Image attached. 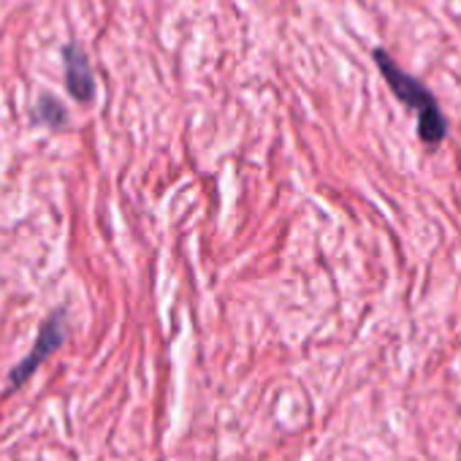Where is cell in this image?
I'll use <instances>...</instances> for the list:
<instances>
[{
	"label": "cell",
	"mask_w": 461,
	"mask_h": 461,
	"mask_svg": "<svg viewBox=\"0 0 461 461\" xmlns=\"http://www.w3.org/2000/svg\"><path fill=\"white\" fill-rule=\"evenodd\" d=\"M372 58H375L377 68L383 71V77H385L388 87L393 90V95L407 109H412L418 114V136H420V141L423 144H442V139L447 133V122H445V114H442L437 98L431 95V90L420 79L404 74L385 50H375Z\"/></svg>",
	"instance_id": "cell-1"
},
{
	"label": "cell",
	"mask_w": 461,
	"mask_h": 461,
	"mask_svg": "<svg viewBox=\"0 0 461 461\" xmlns=\"http://www.w3.org/2000/svg\"><path fill=\"white\" fill-rule=\"evenodd\" d=\"M66 318H68L66 310H55V312L41 323L39 337H36L31 353H28L20 364L12 366V372H9V377H6V393H14L17 388H23V385L39 372V366H41L55 350L63 348V342H66V329H68Z\"/></svg>",
	"instance_id": "cell-2"
},
{
	"label": "cell",
	"mask_w": 461,
	"mask_h": 461,
	"mask_svg": "<svg viewBox=\"0 0 461 461\" xmlns=\"http://www.w3.org/2000/svg\"><path fill=\"white\" fill-rule=\"evenodd\" d=\"M63 66H66V87H68L71 98L90 104L95 98V79H93V68H90L85 50L79 44H66Z\"/></svg>",
	"instance_id": "cell-3"
},
{
	"label": "cell",
	"mask_w": 461,
	"mask_h": 461,
	"mask_svg": "<svg viewBox=\"0 0 461 461\" xmlns=\"http://www.w3.org/2000/svg\"><path fill=\"white\" fill-rule=\"evenodd\" d=\"M33 120L39 122V125H47V128H63L66 125V120H68V114H66V106L58 101V98H52V95H41V101L36 104V112H33Z\"/></svg>",
	"instance_id": "cell-4"
}]
</instances>
